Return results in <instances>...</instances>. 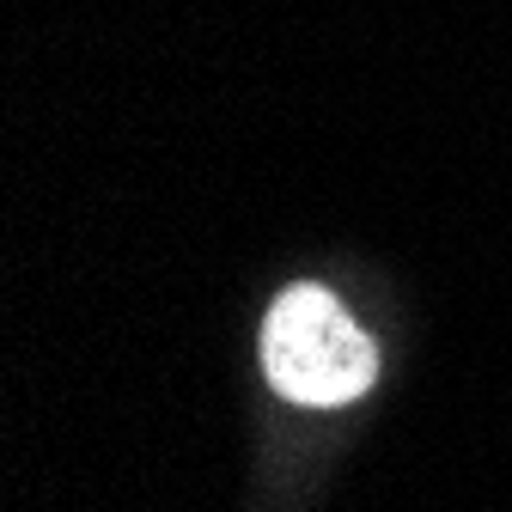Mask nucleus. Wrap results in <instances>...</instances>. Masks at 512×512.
I'll use <instances>...</instances> for the list:
<instances>
[{
	"label": "nucleus",
	"mask_w": 512,
	"mask_h": 512,
	"mask_svg": "<svg viewBox=\"0 0 512 512\" xmlns=\"http://www.w3.org/2000/svg\"><path fill=\"white\" fill-rule=\"evenodd\" d=\"M263 372L287 403L342 409L372 391L378 348L360 336V324L330 287H293L275 299L263 324Z\"/></svg>",
	"instance_id": "nucleus-1"
}]
</instances>
